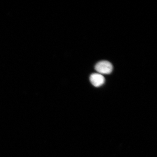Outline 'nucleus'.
I'll list each match as a JSON object with an SVG mask.
<instances>
[{"label":"nucleus","mask_w":157,"mask_h":157,"mask_svg":"<svg viewBox=\"0 0 157 157\" xmlns=\"http://www.w3.org/2000/svg\"><path fill=\"white\" fill-rule=\"evenodd\" d=\"M95 68L98 73L101 74H108L112 72L113 66L110 62L102 61L98 62L96 65Z\"/></svg>","instance_id":"f257e3e1"},{"label":"nucleus","mask_w":157,"mask_h":157,"mask_svg":"<svg viewBox=\"0 0 157 157\" xmlns=\"http://www.w3.org/2000/svg\"><path fill=\"white\" fill-rule=\"evenodd\" d=\"M90 81L94 86L99 87L104 84L105 78L101 74L93 73L90 76Z\"/></svg>","instance_id":"f03ea898"}]
</instances>
